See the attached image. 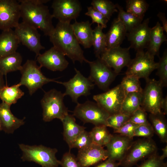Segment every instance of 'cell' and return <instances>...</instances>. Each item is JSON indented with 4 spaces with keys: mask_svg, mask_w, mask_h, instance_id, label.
<instances>
[{
    "mask_svg": "<svg viewBox=\"0 0 167 167\" xmlns=\"http://www.w3.org/2000/svg\"><path fill=\"white\" fill-rule=\"evenodd\" d=\"M126 33L125 27L120 20L118 18L114 19L105 34L107 49L120 46Z\"/></svg>",
    "mask_w": 167,
    "mask_h": 167,
    "instance_id": "603a6c76",
    "label": "cell"
},
{
    "mask_svg": "<svg viewBox=\"0 0 167 167\" xmlns=\"http://www.w3.org/2000/svg\"><path fill=\"white\" fill-rule=\"evenodd\" d=\"M126 10L135 16L143 19L149 5L145 0H126Z\"/></svg>",
    "mask_w": 167,
    "mask_h": 167,
    "instance_id": "836d02e7",
    "label": "cell"
},
{
    "mask_svg": "<svg viewBox=\"0 0 167 167\" xmlns=\"http://www.w3.org/2000/svg\"><path fill=\"white\" fill-rule=\"evenodd\" d=\"M126 94L131 92L142 93L139 79L132 75H126L122 79L121 84Z\"/></svg>",
    "mask_w": 167,
    "mask_h": 167,
    "instance_id": "d590c367",
    "label": "cell"
},
{
    "mask_svg": "<svg viewBox=\"0 0 167 167\" xmlns=\"http://www.w3.org/2000/svg\"><path fill=\"white\" fill-rule=\"evenodd\" d=\"M1 130H2V128L0 122V131Z\"/></svg>",
    "mask_w": 167,
    "mask_h": 167,
    "instance_id": "816d5d0a",
    "label": "cell"
},
{
    "mask_svg": "<svg viewBox=\"0 0 167 167\" xmlns=\"http://www.w3.org/2000/svg\"><path fill=\"white\" fill-rule=\"evenodd\" d=\"M157 16L162 22V26L164 31H165L167 33V19L165 13L160 12L157 14Z\"/></svg>",
    "mask_w": 167,
    "mask_h": 167,
    "instance_id": "7dc6e473",
    "label": "cell"
},
{
    "mask_svg": "<svg viewBox=\"0 0 167 167\" xmlns=\"http://www.w3.org/2000/svg\"><path fill=\"white\" fill-rule=\"evenodd\" d=\"M160 107L162 113L164 115H166L167 114V96H165V97L162 98L160 104Z\"/></svg>",
    "mask_w": 167,
    "mask_h": 167,
    "instance_id": "c3c4849f",
    "label": "cell"
},
{
    "mask_svg": "<svg viewBox=\"0 0 167 167\" xmlns=\"http://www.w3.org/2000/svg\"><path fill=\"white\" fill-rule=\"evenodd\" d=\"M146 85L142 93V101L141 107L150 114L162 113L161 102L162 96V84L159 80L149 78L146 80Z\"/></svg>",
    "mask_w": 167,
    "mask_h": 167,
    "instance_id": "ba28073f",
    "label": "cell"
},
{
    "mask_svg": "<svg viewBox=\"0 0 167 167\" xmlns=\"http://www.w3.org/2000/svg\"><path fill=\"white\" fill-rule=\"evenodd\" d=\"M133 139L119 134L112 135L110 141L105 146L107 148L108 159L120 162L133 142Z\"/></svg>",
    "mask_w": 167,
    "mask_h": 167,
    "instance_id": "d6986e66",
    "label": "cell"
},
{
    "mask_svg": "<svg viewBox=\"0 0 167 167\" xmlns=\"http://www.w3.org/2000/svg\"><path fill=\"white\" fill-rule=\"evenodd\" d=\"M59 165L62 167H82L76 157L70 151L64 154Z\"/></svg>",
    "mask_w": 167,
    "mask_h": 167,
    "instance_id": "f6af8a7d",
    "label": "cell"
},
{
    "mask_svg": "<svg viewBox=\"0 0 167 167\" xmlns=\"http://www.w3.org/2000/svg\"><path fill=\"white\" fill-rule=\"evenodd\" d=\"M149 18L145 19L126 36L130 42L131 48L137 52L143 51L147 48L149 42L151 28L149 27Z\"/></svg>",
    "mask_w": 167,
    "mask_h": 167,
    "instance_id": "ffe728a7",
    "label": "cell"
},
{
    "mask_svg": "<svg viewBox=\"0 0 167 167\" xmlns=\"http://www.w3.org/2000/svg\"><path fill=\"white\" fill-rule=\"evenodd\" d=\"M126 93L120 84L93 96L96 102L110 115L120 112Z\"/></svg>",
    "mask_w": 167,
    "mask_h": 167,
    "instance_id": "30bf717a",
    "label": "cell"
},
{
    "mask_svg": "<svg viewBox=\"0 0 167 167\" xmlns=\"http://www.w3.org/2000/svg\"><path fill=\"white\" fill-rule=\"evenodd\" d=\"M167 41L162 26L159 21L150 29L149 40L147 48V51L154 57L159 56L160 49L162 43Z\"/></svg>",
    "mask_w": 167,
    "mask_h": 167,
    "instance_id": "484cf974",
    "label": "cell"
},
{
    "mask_svg": "<svg viewBox=\"0 0 167 167\" xmlns=\"http://www.w3.org/2000/svg\"><path fill=\"white\" fill-rule=\"evenodd\" d=\"M138 167H167V163L156 153L147 157Z\"/></svg>",
    "mask_w": 167,
    "mask_h": 167,
    "instance_id": "60d3db41",
    "label": "cell"
},
{
    "mask_svg": "<svg viewBox=\"0 0 167 167\" xmlns=\"http://www.w3.org/2000/svg\"><path fill=\"white\" fill-rule=\"evenodd\" d=\"M20 18V5L18 1L0 0V30L15 28Z\"/></svg>",
    "mask_w": 167,
    "mask_h": 167,
    "instance_id": "2e32d148",
    "label": "cell"
},
{
    "mask_svg": "<svg viewBox=\"0 0 167 167\" xmlns=\"http://www.w3.org/2000/svg\"><path fill=\"white\" fill-rule=\"evenodd\" d=\"M92 6L103 14L109 20L112 15L118 10L116 4L108 0H93Z\"/></svg>",
    "mask_w": 167,
    "mask_h": 167,
    "instance_id": "e575fe53",
    "label": "cell"
},
{
    "mask_svg": "<svg viewBox=\"0 0 167 167\" xmlns=\"http://www.w3.org/2000/svg\"><path fill=\"white\" fill-rule=\"evenodd\" d=\"M154 132L151 124L139 125L135 129L134 136L143 137L145 138H151Z\"/></svg>",
    "mask_w": 167,
    "mask_h": 167,
    "instance_id": "ee69618b",
    "label": "cell"
},
{
    "mask_svg": "<svg viewBox=\"0 0 167 167\" xmlns=\"http://www.w3.org/2000/svg\"><path fill=\"white\" fill-rule=\"evenodd\" d=\"M51 7L53 17L63 22L76 20L82 10L80 3L77 0H54Z\"/></svg>",
    "mask_w": 167,
    "mask_h": 167,
    "instance_id": "5bb4252c",
    "label": "cell"
},
{
    "mask_svg": "<svg viewBox=\"0 0 167 167\" xmlns=\"http://www.w3.org/2000/svg\"><path fill=\"white\" fill-rule=\"evenodd\" d=\"M156 75L159 78V81L161 83L163 86H167V50H165L162 56L160 58L157 62L156 68Z\"/></svg>",
    "mask_w": 167,
    "mask_h": 167,
    "instance_id": "74e56055",
    "label": "cell"
},
{
    "mask_svg": "<svg viewBox=\"0 0 167 167\" xmlns=\"http://www.w3.org/2000/svg\"><path fill=\"white\" fill-rule=\"evenodd\" d=\"M89 133L92 143L103 147L109 142L112 135L104 125L95 126Z\"/></svg>",
    "mask_w": 167,
    "mask_h": 167,
    "instance_id": "d6a6232c",
    "label": "cell"
},
{
    "mask_svg": "<svg viewBox=\"0 0 167 167\" xmlns=\"http://www.w3.org/2000/svg\"><path fill=\"white\" fill-rule=\"evenodd\" d=\"M103 29L101 26L97 24L93 29L92 46L97 58H100L102 53L107 49L105 34L103 32Z\"/></svg>",
    "mask_w": 167,
    "mask_h": 167,
    "instance_id": "4dcf8cb0",
    "label": "cell"
},
{
    "mask_svg": "<svg viewBox=\"0 0 167 167\" xmlns=\"http://www.w3.org/2000/svg\"><path fill=\"white\" fill-rule=\"evenodd\" d=\"M130 48V46L124 48L120 46L106 49L102 53L100 58L118 75L124 67L127 66L131 59Z\"/></svg>",
    "mask_w": 167,
    "mask_h": 167,
    "instance_id": "9a60e30c",
    "label": "cell"
},
{
    "mask_svg": "<svg viewBox=\"0 0 167 167\" xmlns=\"http://www.w3.org/2000/svg\"><path fill=\"white\" fill-rule=\"evenodd\" d=\"M71 23L58 21L49 36L53 46L71 59L74 63L87 62L84 52L73 33Z\"/></svg>",
    "mask_w": 167,
    "mask_h": 167,
    "instance_id": "7a4b0ae2",
    "label": "cell"
},
{
    "mask_svg": "<svg viewBox=\"0 0 167 167\" xmlns=\"http://www.w3.org/2000/svg\"><path fill=\"white\" fill-rule=\"evenodd\" d=\"M73 115L84 123L107 127V120L110 115L96 102L88 100L83 103H77Z\"/></svg>",
    "mask_w": 167,
    "mask_h": 167,
    "instance_id": "52a82bcc",
    "label": "cell"
},
{
    "mask_svg": "<svg viewBox=\"0 0 167 167\" xmlns=\"http://www.w3.org/2000/svg\"><path fill=\"white\" fill-rule=\"evenodd\" d=\"M92 143L89 132L84 130L77 137L73 144L72 148H76L79 150L87 147Z\"/></svg>",
    "mask_w": 167,
    "mask_h": 167,
    "instance_id": "ab89813d",
    "label": "cell"
},
{
    "mask_svg": "<svg viewBox=\"0 0 167 167\" xmlns=\"http://www.w3.org/2000/svg\"><path fill=\"white\" fill-rule=\"evenodd\" d=\"M65 96L64 93L55 89L45 92L41 101L44 121L50 122L55 118L61 121L68 114L63 102Z\"/></svg>",
    "mask_w": 167,
    "mask_h": 167,
    "instance_id": "277c9868",
    "label": "cell"
},
{
    "mask_svg": "<svg viewBox=\"0 0 167 167\" xmlns=\"http://www.w3.org/2000/svg\"><path fill=\"white\" fill-rule=\"evenodd\" d=\"M14 32L20 43L34 52L36 57L40 54V51L45 49L41 44V35L35 28L22 22L15 28Z\"/></svg>",
    "mask_w": 167,
    "mask_h": 167,
    "instance_id": "4fadbf2b",
    "label": "cell"
},
{
    "mask_svg": "<svg viewBox=\"0 0 167 167\" xmlns=\"http://www.w3.org/2000/svg\"><path fill=\"white\" fill-rule=\"evenodd\" d=\"M85 14L89 16L92 19V24L96 23L100 25L103 28L107 27L109 20L101 13L92 6L87 7V11Z\"/></svg>",
    "mask_w": 167,
    "mask_h": 167,
    "instance_id": "f35d334b",
    "label": "cell"
},
{
    "mask_svg": "<svg viewBox=\"0 0 167 167\" xmlns=\"http://www.w3.org/2000/svg\"><path fill=\"white\" fill-rule=\"evenodd\" d=\"M92 24L88 20L78 22L75 20V22L71 24L78 42L85 49L90 48L92 46L93 29L91 27Z\"/></svg>",
    "mask_w": 167,
    "mask_h": 167,
    "instance_id": "7402d4cb",
    "label": "cell"
},
{
    "mask_svg": "<svg viewBox=\"0 0 167 167\" xmlns=\"http://www.w3.org/2000/svg\"><path fill=\"white\" fill-rule=\"evenodd\" d=\"M41 68L37 65L36 61L28 59L22 66L19 71L21 77L18 84L20 86H26L30 95L46 84L50 82H58L55 79L46 77L42 72Z\"/></svg>",
    "mask_w": 167,
    "mask_h": 167,
    "instance_id": "5b68a950",
    "label": "cell"
},
{
    "mask_svg": "<svg viewBox=\"0 0 167 167\" xmlns=\"http://www.w3.org/2000/svg\"><path fill=\"white\" fill-rule=\"evenodd\" d=\"M11 106L3 102L0 103V122L2 130L8 134L13 133L24 123V119H19L12 114Z\"/></svg>",
    "mask_w": 167,
    "mask_h": 167,
    "instance_id": "44dd1931",
    "label": "cell"
},
{
    "mask_svg": "<svg viewBox=\"0 0 167 167\" xmlns=\"http://www.w3.org/2000/svg\"><path fill=\"white\" fill-rule=\"evenodd\" d=\"M3 75L0 71V89L5 85L4 84Z\"/></svg>",
    "mask_w": 167,
    "mask_h": 167,
    "instance_id": "f907efd6",
    "label": "cell"
},
{
    "mask_svg": "<svg viewBox=\"0 0 167 167\" xmlns=\"http://www.w3.org/2000/svg\"><path fill=\"white\" fill-rule=\"evenodd\" d=\"M119 166V163L118 162L107 159L94 167H118Z\"/></svg>",
    "mask_w": 167,
    "mask_h": 167,
    "instance_id": "bcb514c9",
    "label": "cell"
},
{
    "mask_svg": "<svg viewBox=\"0 0 167 167\" xmlns=\"http://www.w3.org/2000/svg\"><path fill=\"white\" fill-rule=\"evenodd\" d=\"M118 12V17L124 26L126 32H128L137 26L142 22L140 19L125 11L118 4H116Z\"/></svg>",
    "mask_w": 167,
    "mask_h": 167,
    "instance_id": "1f68e13d",
    "label": "cell"
},
{
    "mask_svg": "<svg viewBox=\"0 0 167 167\" xmlns=\"http://www.w3.org/2000/svg\"><path fill=\"white\" fill-rule=\"evenodd\" d=\"M90 66V74L88 78L99 88L107 91L117 75L101 58L92 61L87 60Z\"/></svg>",
    "mask_w": 167,
    "mask_h": 167,
    "instance_id": "8fae6325",
    "label": "cell"
},
{
    "mask_svg": "<svg viewBox=\"0 0 167 167\" xmlns=\"http://www.w3.org/2000/svg\"><path fill=\"white\" fill-rule=\"evenodd\" d=\"M65 55L58 49L53 46L42 54L36 57L40 66L52 71H62L67 68L69 62Z\"/></svg>",
    "mask_w": 167,
    "mask_h": 167,
    "instance_id": "e0dca14e",
    "label": "cell"
},
{
    "mask_svg": "<svg viewBox=\"0 0 167 167\" xmlns=\"http://www.w3.org/2000/svg\"><path fill=\"white\" fill-rule=\"evenodd\" d=\"M149 119L154 133L163 143H167V123L164 115L162 113L150 114Z\"/></svg>",
    "mask_w": 167,
    "mask_h": 167,
    "instance_id": "83f0119b",
    "label": "cell"
},
{
    "mask_svg": "<svg viewBox=\"0 0 167 167\" xmlns=\"http://www.w3.org/2000/svg\"><path fill=\"white\" fill-rule=\"evenodd\" d=\"M23 152L21 159L23 161L34 162L43 167H58L60 161L56 157L58 150L42 145H29L19 144Z\"/></svg>",
    "mask_w": 167,
    "mask_h": 167,
    "instance_id": "3957f363",
    "label": "cell"
},
{
    "mask_svg": "<svg viewBox=\"0 0 167 167\" xmlns=\"http://www.w3.org/2000/svg\"><path fill=\"white\" fill-rule=\"evenodd\" d=\"M139 125L128 121L118 129H113L114 133L133 138L135 129Z\"/></svg>",
    "mask_w": 167,
    "mask_h": 167,
    "instance_id": "b9f144b4",
    "label": "cell"
},
{
    "mask_svg": "<svg viewBox=\"0 0 167 167\" xmlns=\"http://www.w3.org/2000/svg\"><path fill=\"white\" fill-rule=\"evenodd\" d=\"M77 159L82 167H90L108 158L107 150L94 143L78 150Z\"/></svg>",
    "mask_w": 167,
    "mask_h": 167,
    "instance_id": "ac0fdd59",
    "label": "cell"
},
{
    "mask_svg": "<svg viewBox=\"0 0 167 167\" xmlns=\"http://www.w3.org/2000/svg\"><path fill=\"white\" fill-rule=\"evenodd\" d=\"M19 40L12 29L2 31L0 34V57L16 52Z\"/></svg>",
    "mask_w": 167,
    "mask_h": 167,
    "instance_id": "d4e9b609",
    "label": "cell"
},
{
    "mask_svg": "<svg viewBox=\"0 0 167 167\" xmlns=\"http://www.w3.org/2000/svg\"><path fill=\"white\" fill-rule=\"evenodd\" d=\"M157 148L151 138L133 141L123 159L119 162L123 167H132L139 161L157 153Z\"/></svg>",
    "mask_w": 167,
    "mask_h": 167,
    "instance_id": "8992f818",
    "label": "cell"
},
{
    "mask_svg": "<svg viewBox=\"0 0 167 167\" xmlns=\"http://www.w3.org/2000/svg\"><path fill=\"white\" fill-rule=\"evenodd\" d=\"M61 121L63 126V139L68 145L70 151L77 137L86 127L77 124L74 116L69 113Z\"/></svg>",
    "mask_w": 167,
    "mask_h": 167,
    "instance_id": "cb8c5ba5",
    "label": "cell"
},
{
    "mask_svg": "<svg viewBox=\"0 0 167 167\" xmlns=\"http://www.w3.org/2000/svg\"><path fill=\"white\" fill-rule=\"evenodd\" d=\"M74 69L76 74L72 78L67 82L58 81V83L65 87V96H69L73 102L77 103L79 97L86 96L91 94L90 91L93 88L95 84L88 78L84 77L76 68Z\"/></svg>",
    "mask_w": 167,
    "mask_h": 167,
    "instance_id": "7c38bea8",
    "label": "cell"
},
{
    "mask_svg": "<svg viewBox=\"0 0 167 167\" xmlns=\"http://www.w3.org/2000/svg\"><path fill=\"white\" fill-rule=\"evenodd\" d=\"M20 87L18 84L10 87L5 85L0 89V99L11 106L16 103L24 94Z\"/></svg>",
    "mask_w": 167,
    "mask_h": 167,
    "instance_id": "f1b7e54d",
    "label": "cell"
},
{
    "mask_svg": "<svg viewBox=\"0 0 167 167\" xmlns=\"http://www.w3.org/2000/svg\"><path fill=\"white\" fill-rule=\"evenodd\" d=\"M22 62L21 55L17 52L0 57V71L4 75L10 72L20 71Z\"/></svg>",
    "mask_w": 167,
    "mask_h": 167,
    "instance_id": "4316f807",
    "label": "cell"
},
{
    "mask_svg": "<svg viewBox=\"0 0 167 167\" xmlns=\"http://www.w3.org/2000/svg\"><path fill=\"white\" fill-rule=\"evenodd\" d=\"M131 116L121 112L110 115L107 119V126L113 129H118L129 120Z\"/></svg>",
    "mask_w": 167,
    "mask_h": 167,
    "instance_id": "8d00e7d4",
    "label": "cell"
},
{
    "mask_svg": "<svg viewBox=\"0 0 167 167\" xmlns=\"http://www.w3.org/2000/svg\"><path fill=\"white\" fill-rule=\"evenodd\" d=\"M162 155L160 156L161 159L164 160L167 156V145H166L164 148L162 149Z\"/></svg>",
    "mask_w": 167,
    "mask_h": 167,
    "instance_id": "681fc988",
    "label": "cell"
},
{
    "mask_svg": "<svg viewBox=\"0 0 167 167\" xmlns=\"http://www.w3.org/2000/svg\"><path fill=\"white\" fill-rule=\"evenodd\" d=\"M129 121L139 125L150 124L147 119L146 112L141 107L131 115Z\"/></svg>",
    "mask_w": 167,
    "mask_h": 167,
    "instance_id": "7bdbcfd3",
    "label": "cell"
},
{
    "mask_svg": "<svg viewBox=\"0 0 167 167\" xmlns=\"http://www.w3.org/2000/svg\"><path fill=\"white\" fill-rule=\"evenodd\" d=\"M157 62L154 61V57L144 50L136 52L135 58L131 59L126 72V75H132L139 79H148L152 72L156 69Z\"/></svg>",
    "mask_w": 167,
    "mask_h": 167,
    "instance_id": "9c48e42d",
    "label": "cell"
},
{
    "mask_svg": "<svg viewBox=\"0 0 167 167\" xmlns=\"http://www.w3.org/2000/svg\"><path fill=\"white\" fill-rule=\"evenodd\" d=\"M49 0H19L20 18L23 22L42 31L49 36L54 27L53 24L52 14L48 6L44 4Z\"/></svg>",
    "mask_w": 167,
    "mask_h": 167,
    "instance_id": "6da1fadb",
    "label": "cell"
},
{
    "mask_svg": "<svg viewBox=\"0 0 167 167\" xmlns=\"http://www.w3.org/2000/svg\"><path fill=\"white\" fill-rule=\"evenodd\" d=\"M142 93L134 92L126 94L120 112L131 115L141 106Z\"/></svg>",
    "mask_w": 167,
    "mask_h": 167,
    "instance_id": "f546056e",
    "label": "cell"
}]
</instances>
